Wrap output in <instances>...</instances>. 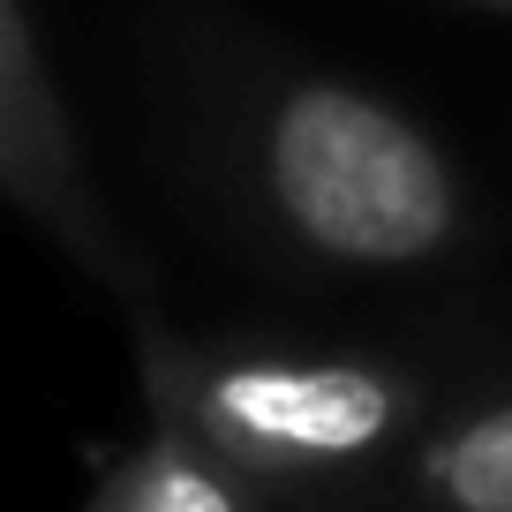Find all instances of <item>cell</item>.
<instances>
[{
    "instance_id": "obj_1",
    "label": "cell",
    "mask_w": 512,
    "mask_h": 512,
    "mask_svg": "<svg viewBox=\"0 0 512 512\" xmlns=\"http://www.w3.org/2000/svg\"><path fill=\"white\" fill-rule=\"evenodd\" d=\"M174 166L279 272L377 287L437 272L475 234V189L430 121L294 61H219L166 91Z\"/></svg>"
},
{
    "instance_id": "obj_2",
    "label": "cell",
    "mask_w": 512,
    "mask_h": 512,
    "mask_svg": "<svg viewBox=\"0 0 512 512\" xmlns=\"http://www.w3.org/2000/svg\"><path fill=\"white\" fill-rule=\"evenodd\" d=\"M144 400L204 437L264 505L377 490L437 422V384L400 354L249 332L174 339L159 324H144Z\"/></svg>"
},
{
    "instance_id": "obj_3",
    "label": "cell",
    "mask_w": 512,
    "mask_h": 512,
    "mask_svg": "<svg viewBox=\"0 0 512 512\" xmlns=\"http://www.w3.org/2000/svg\"><path fill=\"white\" fill-rule=\"evenodd\" d=\"M0 181H8L23 219H38L53 234V249H68L128 309H144V256L128 249V234L91 196L76 121H68L61 83L38 53L31 0H0Z\"/></svg>"
},
{
    "instance_id": "obj_4",
    "label": "cell",
    "mask_w": 512,
    "mask_h": 512,
    "mask_svg": "<svg viewBox=\"0 0 512 512\" xmlns=\"http://www.w3.org/2000/svg\"><path fill=\"white\" fill-rule=\"evenodd\" d=\"M377 490L407 512H512V392L437 415Z\"/></svg>"
},
{
    "instance_id": "obj_5",
    "label": "cell",
    "mask_w": 512,
    "mask_h": 512,
    "mask_svg": "<svg viewBox=\"0 0 512 512\" xmlns=\"http://www.w3.org/2000/svg\"><path fill=\"white\" fill-rule=\"evenodd\" d=\"M83 512H272V505L204 437H189L181 422L151 415V430L136 445H121L98 467Z\"/></svg>"
},
{
    "instance_id": "obj_6",
    "label": "cell",
    "mask_w": 512,
    "mask_h": 512,
    "mask_svg": "<svg viewBox=\"0 0 512 512\" xmlns=\"http://www.w3.org/2000/svg\"><path fill=\"white\" fill-rule=\"evenodd\" d=\"M475 8H512V0H475Z\"/></svg>"
}]
</instances>
